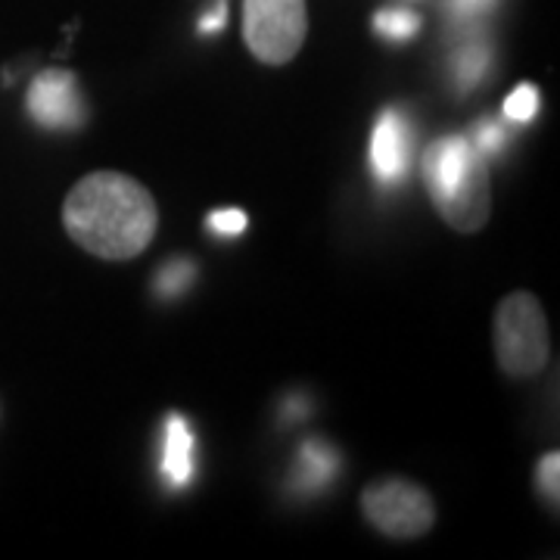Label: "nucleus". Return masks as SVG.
I'll return each mask as SVG.
<instances>
[{
  "instance_id": "obj_7",
  "label": "nucleus",
  "mask_w": 560,
  "mask_h": 560,
  "mask_svg": "<svg viewBox=\"0 0 560 560\" xmlns=\"http://www.w3.org/2000/svg\"><path fill=\"white\" fill-rule=\"evenodd\" d=\"M371 165L377 172V178L393 184L405 175L408 165V128L399 109H386L371 135Z\"/></svg>"
},
{
  "instance_id": "obj_8",
  "label": "nucleus",
  "mask_w": 560,
  "mask_h": 560,
  "mask_svg": "<svg viewBox=\"0 0 560 560\" xmlns=\"http://www.w3.org/2000/svg\"><path fill=\"white\" fill-rule=\"evenodd\" d=\"M162 474L168 486H187L194 480V433L184 418H168L162 445Z\"/></svg>"
},
{
  "instance_id": "obj_6",
  "label": "nucleus",
  "mask_w": 560,
  "mask_h": 560,
  "mask_svg": "<svg viewBox=\"0 0 560 560\" xmlns=\"http://www.w3.org/2000/svg\"><path fill=\"white\" fill-rule=\"evenodd\" d=\"M28 116L44 128H79L84 119L79 81L72 72L47 69L28 88Z\"/></svg>"
},
{
  "instance_id": "obj_14",
  "label": "nucleus",
  "mask_w": 560,
  "mask_h": 560,
  "mask_svg": "<svg viewBox=\"0 0 560 560\" xmlns=\"http://www.w3.org/2000/svg\"><path fill=\"white\" fill-rule=\"evenodd\" d=\"M558 474H560V455L558 452H551V455H545L539 460V474H536V480H539V492L548 501H558Z\"/></svg>"
},
{
  "instance_id": "obj_12",
  "label": "nucleus",
  "mask_w": 560,
  "mask_h": 560,
  "mask_svg": "<svg viewBox=\"0 0 560 560\" xmlns=\"http://www.w3.org/2000/svg\"><path fill=\"white\" fill-rule=\"evenodd\" d=\"M539 113V91L533 84L514 88V94L504 101V116L511 121H529Z\"/></svg>"
},
{
  "instance_id": "obj_18",
  "label": "nucleus",
  "mask_w": 560,
  "mask_h": 560,
  "mask_svg": "<svg viewBox=\"0 0 560 560\" xmlns=\"http://www.w3.org/2000/svg\"><path fill=\"white\" fill-rule=\"evenodd\" d=\"M224 25H228V0H219L215 10L200 20V32L202 35H212V32H221Z\"/></svg>"
},
{
  "instance_id": "obj_11",
  "label": "nucleus",
  "mask_w": 560,
  "mask_h": 560,
  "mask_svg": "<svg viewBox=\"0 0 560 560\" xmlns=\"http://www.w3.org/2000/svg\"><path fill=\"white\" fill-rule=\"evenodd\" d=\"M420 16L411 13V10H401V7H393V10H381L374 16V32L389 40H405L411 35H418Z\"/></svg>"
},
{
  "instance_id": "obj_13",
  "label": "nucleus",
  "mask_w": 560,
  "mask_h": 560,
  "mask_svg": "<svg viewBox=\"0 0 560 560\" xmlns=\"http://www.w3.org/2000/svg\"><path fill=\"white\" fill-rule=\"evenodd\" d=\"M194 265L190 261H172V265H165L160 271V280H156V290H160L162 296H178L180 290L194 280Z\"/></svg>"
},
{
  "instance_id": "obj_15",
  "label": "nucleus",
  "mask_w": 560,
  "mask_h": 560,
  "mask_svg": "<svg viewBox=\"0 0 560 560\" xmlns=\"http://www.w3.org/2000/svg\"><path fill=\"white\" fill-rule=\"evenodd\" d=\"M209 228L215 234H224V237H237V234L246 231V215L241 209H221V212L209 215Z\"/></svg>"
},
{
  "instance_id": "obj_3",
  "label": "nucleus",
  "mask_w": 560,
  "mask_h": 560,
  "mask_svg": "<svg viewBox=\"0 0 560 560\" xmlns=\"http://www.w3.org/2000/svg\"><path fill=\"white\" fill-rule=\"evenodd\" d=\"M492 340H495V361L504 374L517 381L541 374V368L548 364L551 337L539 300L533 293L504 296L495 308Z\"/></svg>"
},
{
  "instance_id": "obj_10",
  "label": "nucleus",
  "mask_w": 560,
  "mask_h": 560,
  "mask_svg": "<svg viewBox=\"0 0 560 560\" xmlns=\"http://www.w3.org/2000/svg\"><path fill=\"white\" fill-rule=\"evenodd\" d=\"M489 60H492L489 57V47H482V44H467L460 50L458 57H455V81L460 84V91H470L486 75Z\"/></svg>"
},
{
  "instance_id": "obj_9",
  "label": "nucleus",
  "mask_w": 560,
  "mask_h": 560,
  "mask_svg": "<svg viewBox=\"0 0 560 560\" xmlns=\"http://www.w3.org/2000/svg\"><path fill=\"white\" fill-rule=\"evenodd\" d=\"M334 474H337V455L327 445L305 442L300 452V467H296V486L302 492H318Z\"/></svg>"
},
{
  "instance_id": "obj_1",
  "label": "nucleus",
  "mask_w": 560,
  "mask_h": 560,
  "mask_svg": "<svg viewBox=\"0 0 560 560\" xmlns=\"http://www.w3.org/2000/svg\"><path fill=\"white\" fill-rule=\"evenodd\" d=\"M62 224L84 253L106 261H128L153 243L160 209L153 194L131 175L91 172L62 202Z\"/></svg>"
},
{
  "instance_id": "obj_4",
  "label": "nucleus",
  "mask_w": 560,
  "mask_h": 560,
  "mask_svg": "<svg viewBox=\"0 0 560 560\" xmlns=\"http://www.w3.org/2000/svg\"><path fill=\"white\" fill-rule=\"evenodd\" d=\"M305 35V0H243V44L265 66H287L296 60Z\"/></svg>"
},
{
  "instance_id": "obj_5",
  "label": "nucleus",
  "mask_w": 560,
  "mask_h": 560,
  "mask_svg": "<svg viewBox=\"0 0 560 560\" xmlns=\"http://www.w3.org/2000/svg\"><path fill=\"white\" fill-rule=\"evenodd\" d=\"M364 517L389 539H420L433 529L436 508L433 499L408 480H383L361 495Z\"/></svg>"
},
{
  "instance_id": "obj_16",
  "label": "nucleus",
  "mask_w": 560,
  "mask_h": 560,
  "mask_svg": "<svg viewBox=\"0 0 560 560\" xmlns=\"http://www.w3.org/2000/svg\"><path fill=\"white\" fill-rule=\"evenodd\" d=\"M470 143L480 150L482 156H495L501 150V143H504V135H501L499 125H492V121H486V125H480L477 131H474V138H470Z\"/></svg>"
},
{
  "instance_id": "obj_17",
  "label": "nucleus",
  "mask_w": 560,
  "mask_h": 560,
  "mask_svg": "<svg viewBox=\"0 0 560 560\" xmlns=\"http://www.w3.org/2000/svg\"><path fill=\"white\" fill-rule=\"evenodd\" d=\"M499 0H448V10H452V16L460 22L467 20H477L482 13H489L492 7H495Z\"/></svg>"
},
{
  "instance_id": "obj_2",
  "label": "nucleus",
  "mask_w": 560,
  "mask_h": 560,
  "mask_svg": "<svg viewBox=\"0 0 560 560\" xmlns=\"http://www.w3.org/2000/svg\"><path fill=\"white\" fill-rule=\"evenodd\" d=\"M423 184L436 212L460 234H474L489 221V168L486 156L467 138H440L423 150Z\"/></svg>"
}]
</instances>
